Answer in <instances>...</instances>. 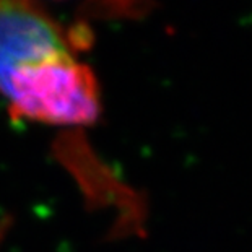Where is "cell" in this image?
Instances as JSON below:
<instances>
[{
  "mask_svg": "<svg viewBox=\"0 0 252 252\" xmlns=\"http://www.w3.org/2000/svg\"><path fill=\"white\" fill-rule=\"evenodd\" d=\"M62 54L68 37L36 0H0V93L20 68Z\"/></svg>",
  "mask_w": 252,
  "mask_h": 252,
  "instance_id": "cell-2",
  "label": "cell"
},
{
  "mask_svg": "<svg viewBox=\"0 0 252 252\" xmlns=\"http://www.w3.org/2000/svg\"><path fill=\"white\" fill-rule=\"evenodd\" d=\"M5 98L10 114L52 126H88L99 116V87L90 67L62 54L20 68Z\"/></svg>",
  "mask_w": 252,
  "mask_h": 252,
  "instance_id": "cell-1",
  "label": "cell"
}]
</instances>
